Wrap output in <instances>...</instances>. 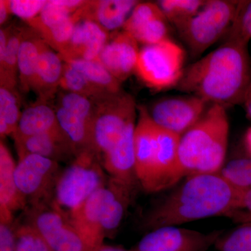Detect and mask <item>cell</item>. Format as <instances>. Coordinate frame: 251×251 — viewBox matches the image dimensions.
<instances>
[{
  "mask_svg": "<svg viewBox=\"0 0 251 251\" xmlns=\"http://www.w3.org/2000/svg\"><path fill=\"white\" fill-rule=\"evenodd\" d=\"M239 189L220 175L198 174L153 204L142 216L140 227L150 231L198 220L226 216L238 209Z\"/></svg>",
  "mask_w": 251,
  "mask_h": 251,
  "instance_id": "6da1fadb",
  "label": "cell"
},
{
  "mask_svg": "<svg viewBox=\"0 0 251 251\" xmlns=\"http://www.w3.org/2000/svg\"><path fill=\"white\" fill-rule=\"evenodd\" d=\"M249 44L227 41L184 69L176 88L227 108L243 103L251 84Z\"/></svg>",
  "mask_w": 251,
  "mask_h": 251,
  "instance_id": "7a4b0ae2",
  "label": "cell"
},
{
  "mask_svg": "<svg viewBox=\"0 0 251 251\" xmlns=\"http://www.w3.org/2000/svg\"><path fill=\"white\" fill-rule=\"evenodd\" d=\"M228 136L226 108L211 104L180 138L179 163L184 176L219 173L226 161Z\"/></svg>",
  "mask_w": 251,
  "mask_h": 251,
  "instance_id": "3957f363",
  "label": "cell"
},
{
  "mask_svg": "<svg viewBox=\"0 0 251 251\" xmlns=\"http://www.w3.org/2000/svg\"><path fill=\"white\" fill-rule=\"evenodd\" d=\"M108 179L100 155L94 150L83 151L61 172L52 203L64 214H69L103 188Z\"/></svg>",
  "mask_w": 251,
  "mask_h": 251,
  "instance_id": "277c9868",
  "label": "cell"
},
{
  "mask_svg": "<svg viewBox=\"0 0 251 251\" xmlns=\"http://www.w3.org/2000/svg\"><path fill=\"white\" fill-rule=\"evenodd\" d=\"M238 4L232 0H208L197 14L176 27L193 57L201 56L228 32Z\"/></svg>",
  "mask_w": 251,
  "mask_h": 251,
  "instance_id": "5b68a950",
  "label": "cell"
},
{
  "mask_svg": "<svg viewBox=\"0 0 251 251\" xmlns=\"http://www.w3.org/2000/svg\"><path fill=\"white\" fill-rule=\"evenodd\" d=\"M185 51L171 39L140 50L135 72L144 83L156 90L177 86L184 72Z\"/></svg>",
  "mask_w": 251,
  "mask_h": 251,
  "instance_id": "8992f818",
  "label": "cell"
},
{
  "mask_svg": "<svg viewBox=\"0 0 251 251\" xmlns=\"http://www.w3.org/2000/svg\"><path fill=\"white\" fill-rule=\"evenodd\" d=\"M93 100L94 148L101 157L120 139L128 126L135 122L138 106L134 98L122 90Z\"/></svg>",
  "mask_w": 251,
  "mask_h": 251,
  "instance_id": "52a82bcc",
  "label": "cell"
},
{
  "mask_svg": "<svg viewBox=\"0 0 251 251\" xmlns=\"http://www.w3.org/2000/svg\"><path fill=\"white\" fill-rule=\"evenodd\" d=\"M54 110L59 126L72 143L77 156L87 150L96 151L93 99L63 91L57 99Z\"/></svg>",
  "mask_w": 251,
  "mask_h": 251,
  "instance_id": "ba28073f",
  "label": "cell"
},
{
  "mask_svg": "<svg viewBox=\"0 0 251 251\" xmlns=\"http://www.w3.org/2000/svg\"><path fill=\"white\" fill-rule=\"evenodd\" d=\"M61 172L58 162L32 153L18 155L15 178L27 204L31 206L52 202Z\"/></svg>",
  "mask_w": 251,
  "mask_h": 251,
  "instance_id": "9c48e42d",
  "label": "cell"
},
{
  "mask_svg": "<svg viewBox=\"0 0 251 251\" xmlns=\"http://www.w3.org/2000/svg\"><path fill=\"white\" fill-rule=\"evenodd\" d=\"M28 210L27 224L52 251H90L67 214L52 202L31 206Z\"/></svg>",
  "mask_w": 251,
  "mask_h": 251,
  "instance_id": "30bf717a",
  "label": "cell"
},
{
  "mask_svg": "<svg viewBox=\"0 0 251 251\" xmlns=\"http://www.w3.org/2000/svg\"><path fill=\"white\" fill-rule=\"evenodd\" d=\"M224 229L204 232L167 226L150 231L133 249L136 251H208L215 246Z\"/></svg>",
  "mask_w": 251,
  "mask_h": 251,
  "instance_id": "8fae6325",
  "label": "cell"
},
{
  "mask_svg": "<svg viewBox=\"0 0 251 251\" xmlns=\"http://www.w3.org/2000/svg\"><path fill=\"white\" fill-rule=\"evenodd\" d=\"M209 104L190 94L171 97L156 101L149 114L155 125L181 136L199 121Z\"/></svg>",
  "mask_w": 251,
  "mask_h": 251,
  "instance_id": "7c38bea8",
  "label": "cell"
},
{
  "mask_svg": "<svg viewBox=\"0 0 251 251\" xmlns=\"http://www.w3.org/2000/svg\"><path fill=\"white\" fill-rule=\"evenodd\" d=\"M139 117L134 133L135 173L147 193H156V126L147 109L138 108Z\"/></svg>",
  "mask_w": 251,
  "mask_h": 251,
  "instance_id": "4fadbf2b",
  "label": "cell"
},
{
  "mask_svg": "<svg viewBox=\"0 0 251 251\" xmlns=\"http://www.w3.org/2000/svg\"><path fill=\"white\" fill-rule=\"evenodd\" d=\"M168 20L157 3H138L123 26L135 41L145 46L169 39Z\"/></svg>",
  "mask_w": 251,
  "mask_h": 251,
  "instance_id": "5bb4252c",
  "label": "cell"
},
{
  "mask_svg": "<svg viewBox=\"0 0 251 251\" xmlns=\"http://www.w3.org/2000/svg\"><path fill=\"white\" fill-rule=\"evenodd\" d=\"M137 187L109 176L101 199L102 227L105 238L113 237L120 228L134 199Z\"/></svg>",
  "mask_w": 251,
  "mask_h": 251,
  "instance_id": "9a60e30c",
  "label": "cell"
},
{
  "mask_svg": "<svg viewBox=\"0 0 251 251\" xmlns=\"http://www.w3.org/2000/svg\"><path fill=\"white\" fill-rule=\"evenodd\" d=\"M139 52L138 43L123 30L107 43L99 60L122 83L135 72Z\"/></svg>",
  "mask_w": 251,
  "mask_h": 251,
  "instance_id": "2e32d148",
  "label": "cell"
},
{
  "mask_svg": "<svg viewBox=\"0 0 251 251\" xmlns=\"http://www.w3.org/2000/svg\"><path fill=\"white\" fill-rule=\"evenodd\" d=\"M108 32L97 23L81 20L77 23L69 44L61 54L64 62L74 60L99 61L108 42Z\"/></svg>",
  "mask_w": 251,
  "mask_h": 251,
  "instance_id": "e0dca14e",
  "label": "cell"
},
{
  "mask_svg": "<svg viewBox=\"0 0 251 251\" xmlns=\"http://www.w3.org/2000/svg\"><path fill=\"white\" fill-rule=\"evenodd\" d=\"M156 193L171 187L184 177L179 158L181 135L156 126Z\"/></svg>",
  "mask_w": 251,
  "mask_h": 251,
  "instance_id": "ac0fdd59",
  "label": "cell"
},
{
  "mask_svg": "<svg viewBox=\"0 0 251 251\" xmlns=\"http://www.w3.org/2000/svg\"><path fill=\"white\" fill-rule=\"evenodd\" d=\"M136 123L130 124L111 148L101 156V163L110 177L133 186L139 185L135 173L134 133Z\"/></svg>",
  "mask_w": 251,
  "mask_h": 251,
  "instance_id": "d6986e66",
  "label": "cell"
},
{
  "mask_svg": "<svg viewBox=\"0 0 251 251\" xmlns=\"http://www.w3.org/2000/svg\"><path fill=\"white\" fill-rule=\"evenodd\" d=\"M14 142L18 155L32 153L58 163H72L77 156L75 149L60 127Z\"/></svg>",
  "mask_w": 251,
  "mask_h": 251,
  "instance_id": "ffe728a7",
  "label": "cell"
},
{
  "mask_svg": "<svg viewBox=\"0 0 251 251\" xmlns=\"http://www.w3.org/2000/svg\"><path fill=\"white\" fill-rule=\"evenodd\" d=\"M103 188L94 193L80 206L67 214L90 251H95L103 244L105 238L101 221Z\"/></svg>",
  "mask_w": 251,
  "mask_h": 251,
  "instance_id": "44dd1931",
  "label": "cell"
},
{
  "mask_svg": "<svg viewBox=\"0 0 251 251\" xmlns=\"http://www.w3.org/2000/svg\"><path fill=\"white\" fill-rule=\"evenodd\" d=\"M138 3L134 0H91L77 11L81 20L93 21L108 32L123 27Z\"/></svg>",
  "mask_w": 251,
  "mask_h": 251,
  "instance_id": "7402d4cb",
  "label": "cell"
},
{
  "mask_svg": "<svg viewBox=\"0 0 251 251\" xmlns=\"http://www.w3.org/2000/svg\"><path fill=\"white\" fill-rule=\"evenodd\" d=\"M64 61L46 44L41 52L31 90L35 92L38 100L48 102L54 98L59 88Z\"/></svg>",
  "mask_w": 251,
  "mask_h": 251,
  "instance_id": "603a6c76",
  "label": "cell"
},
{
  "mask_svg": "<svg viewBox=\"0 0 251 251\" xmlns=\"http://www.w3.org/2000/svg\"><path fill=\"white\" fill-rule=\"evenodd\" d=\"M15 163L9 149L0 143V214H11L24 210L27 202L18 189L15 178Z\"/></svg>",
  "mask_w": 251,
  "mask_h": 251,
  "instance_id": "cb8c5ba5",
  "label": "cell"
},
{
  "mask_svg": "<svg viewBox=\"0 0 251 251\" xmlns=\"http://www.w3.org/2000/svg\"><path fill=\"white\" fill-rule=\"evenodd\" d=\"M55 110L46 102L37 100L23 110L17 130L13 135L14 141L27 138L59 128Z\"/></svg>",
  "mask_w": 251,
  "mask_h": 251,
  "instance_id": "d4e9b609",
  "label": "cell"
},
{
  "mask_svg": "<svg viewBox=\"0 0 251 251\" xmlns=\"http://www.w3.org/2000/svg\"><path fill=\"white\" fill-rule=\"evenodd\" d=\"M46 45L45 41L35 30L31 28L26 29L18 54V78L25 92L31 90L39 57Z\"/></svg>",
  "mask_w": 251,
  "mask_h": 251,
  "instance_id": "484cf974",
  "label": "cell"
},
{
  "mask_svg": "<svg viewBox=\"0 0 251 251\" xmlns=\"http://www.w3.org/2000/svg\"><path fill=\"white\" fill-rule=\"evenodd\" d=\"M26 29L10 27L7 47L4 55L0 57V86L16 89L18 77V54Z\"/></svg>",
  "mask_w": 251,
  "mask_h": 251,
  "instance_id": "4316f807",
  "label": "cell"
},
{
  "mask_svg": "<svg viewBox=\"0 0 251 251\" xmlns=\"http://www.w3.org/2000/svg\"><path fill=\"white\" fill-rule=\"evenodd\" d=\"M65 62L82 73L91 84L104 93L115 94L121 91V82L99 61L74 60Z\"/></svg>",
  "mask_w": 251,
  "mask_h": 251,
  "instance_id": "83f0119b",
  "label": "cell"
},
{
  "mask_svg": "<svg viewBox=\"0 0 251 251\" xmlns=\"http://www.w3.org/2000/svg\"><path fill=\"white\" fill-rule=\"evenodd\" d=\"M21 113L16 89L0 86V136L14 135L17 130Z\"/></svg>",
  "mask_w": 251,
  "mask_h": 251,
  "instance_id": "f1b7e54d",
  "label": "cell"
},
{
  "mask_svg": "<svg viewBox=\"0 0 251 251\" xmlns=\"http://www.w3.org/2000/svg\"><path fill=\"white\" fill-rule=\"evenodd\" d=\"M80 21V15L77 10L72 16L37 33L49 47L61 54L67 48L75 25Z\"/></svg>",
  "mask_w": 251,
  "mask_h": 251,
  "instance_id": "f546056e",
  "label": "cell"
},
{
  "mask_svg": "<svg viewBox=\"0 0 251 251\" xmlns=\"http://www.w3.org/2000/svg\"><path fill=\"white\" fill-rule=\"evenodd\" d=\"M59 88L64 92L79 94L92 99L108 95L94 87L82 73L65 62H64Z\"/></svg>",
  "mask_w": 251,
  "mask_h": 251,
  "instance_id": "4dcf8cb0",
  "label": "cell"
},
{
  "mask_svg": "<svg viewBox=\"0 0 251 251\" xmlns=\"http://www.w3.org/2000/svg\"><path fill=\"white\" fill-rule=\"evenodd\" d=\"M206 1L204 0H161L157 4L175 28L184 24L197 14Z\"/></svg>",
  "mask_w": 251,
  "mask_h": 251,
  "instance_id": "1f68e13d",
  "label": "cell"
},
{
  "mask_svg": "<svg viewBox=\"0 0 251 251\" xmlns=\"http://www.w3.org/2000/svg\"><path fill=\"white\" fill-rule=\"evenodd\" d=\"M220 175L238 189L251 187V157L237 158L223 167Z\"/></svg>",
  "mask_w": 251,
  "mask_h": 251,
  "instance_id": "d6a6232c",
  "label": "cell"
},
{
  "mask_svg": "<svg viewBox=\"0 0 251 251\" xmlns=\"http://www.w3.org/2000/svg\"><path fill=\"white\" fill-rule=\"evenodd\" d=\"M75 11L57 3V0H48L39 16L27 22L36 32L53 25L72 16Z\"/></svg>",
  "mask_w": 251,
  "mask_h": 251,
  "instance_id": "836d02e7",
  "label": "cell"
},
{
  "mask_svg": "<svg viewBox=\"0 0 251 251\" xmlns=\"http://www.w3.org/2000/svg\"><path fill=\"white\" fill-rule=\"evenodd\" d=\"M17 251H52L31 225L15 224Z\"/></svg>",
  "mask_w": 251,
  "mask_h": 251,
  "instance_id": "e575fe53",
  "label": "cell"
},
{
  "mask_svg": "<svg viewBox=\"0 0 251 251\" xmlns=\"http://www.w3.org/2000/svg\"><path fill=\"white\" fill-rule=\"evenodd\" d=\"M227 39L248 44L251 40V0L239 1L234 22L227 32Z\"/></svg>",
  "mask_w": 251,
  "mask_h": 251,
  "instance_id": "d590c367",
  "label": "cell"
},
{
  "mask_svg": "<svg viewBox=\"0 0 251 251\" xmlns=\"http://www.w3.org/2000/svg\"><path fill=\"white\" fill-rule=\"evenodd\" d=\"M214 247L219 251H251V225L244 224L223 234Z\"/></svg>",
  "mask_w": 251,
  "mask_h": 251,
  "instance_id": "8d00e7d4",
  "label": "cell"
},
{
  "mask_svg": "<svg viewBox=\"0 0 251 251\" xmlns=\"http://www.w3.org/2000/svg\"><path fill=\"white\" fill-rule=\"evenodd\" d=\"M47 0H9L11 14L26 22L37 17L47 3Z\"/></svg>",
  "mask_w": 251,
  "mask_h": 251,
  "instance_id": "74e56055",
  "label": "cell"
},
{
  "mask_svg": "<svg viewBox=\"0 0 251 251\" xmlns=\"http://www.w3.org/2000/svg\"><path fill=\"white\" fill-rule=\"evenodd\" d=\"M0 251H17L14 219L0 220Z\"/></svg>",
  "mask_w": 251,
  "mask_h": 251,
  "instance_id": "f35d334b",
  "label": "cell"
},
{
  "mask_svg": "<svg viewBox=\"0 0 251 251\" xmlns=\"http://www.w3.org/2000/svg\"><path fill=\"white\" fill-rule=\"evenodd\" d=\"M246 209L251 214V187L239 189L238 209Z\"/></svg>",
  "mask_w": 251,
  "mask_h": 251,
  "instance_id": "ab89813d",
  "label": "cell"
},
{
  "mask_svg": "<svg viewBox=\"0 0 251 251\" xmlns=\"http://www.w3.org/2000/svg\"><path fill=\"white\" fill-rule=\"evenodd\" d=\"M226 216L233 219L234 221L242 222L244 224L251 225V213L250 214H248V213L243 212V211L239 210V209H237V210L231 211Z\"/></svg>",
  "mask_w": 251,
  "mask_h": 251,
  "instance_id": "60d3db41",
  "label": "cell"
},
{
  "mask_svg": "<svg viewBox=\"0 0 251 251\" xmlns=\"http://www.w3.org/2000/svg\"><path fill=\"white\" fill-rule=\"evenodd\" d=\"M10 14L9 0H0V25H2L7 21Z\"/></svg>",
  "mask_w": 251,
  "mask_h": 251,
  "instance_id": "b9f144b4",
  "label": "cell"
},
{
  "mask_svg": "<svg viewBox=\"0 0 251 251\" xmlns=\"http://www.w3.org/2000/svg\"><path fill=\"white\" fill-rule=\"evenodd\" d=\"M243 103L244 104L247 116L251 120V84L247 91V94H246Z\"/></svg>",
  "mask_w": 251,
  "mask_h": 251,
  "instance_id": "7bdbcfd3",
  "label": "cell"
},
{
  "mask_svg": "<svg viewBox=\"0 0 251 251\" xmlns=\"http://www.w3.org/2000/svg\"><path fill=\"white\" fill-rule=\"evenodd\" d=\"M95 251H136L134 249H132L130 250H126V249H123L122 247H113V246L105 245V244H102L100 247L98 249H96Z\"/></svg>",
  "mask_w": 251,
  "mask_h": 251,
  "instance_id": "ee69618b",
  "label": "cell"
},
{
  "mask_svg": "<svg viewBox=\"0 0 251 251\" xmlns=\"http://www.w3.org/2000/svg\"><path fill=\"white\" fill-rule=\"evenodd\" d=\"M244 143H245V147L247 148L248 153L251 157V127L248 129L247 133H246Z\"/></svg>",
  "mask_w": 251,
  "mask_h": 251,
  "instance_id": "f6af8a7d",
  "label": "cell"
}]
</instances>
